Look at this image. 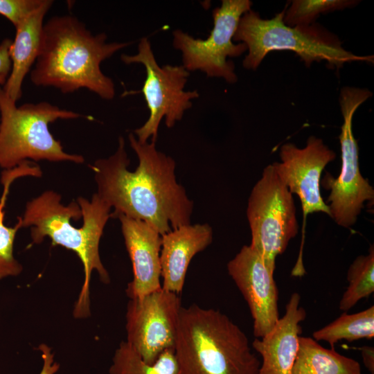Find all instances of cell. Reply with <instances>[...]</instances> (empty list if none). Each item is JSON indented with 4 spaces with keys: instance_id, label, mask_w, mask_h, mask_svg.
<instances>
[{
    "instance_id": "obj_17",
    "label": "cell",
    "mask_w": 374,
    "mask_h": 374,
    "mask_svg": "<svg viewBox=\"0 0 374 374\" xmlns=\"http://www.w3.org/2000/svg\"><path fill=\"white\" fill-rule=\"evenodd\" d=\"M53 3L51 0H43L36 10L15 27V37L10 48L11 70L3 87L15 102L21 97L24 80L38 57L44 19Z\"/></svg>"
},
{
    "instance_id": "obj_7",
    "label": "cell",
    "mask_w": 374,
    "mask_h": 374,
    "mask_svg": "<svg viewBox=\"0 0 374 374\" xmlns=\"http://www.w3.org/2000/svg\"><path fill=\"white\" fill-rule=\"evenodd\" d=\"M247 216L251 233L250 247L274 273L276 259L299 231L292 194L272 164L264 170L250 193Z\"/></svg>"
},
{
    "instance_id": "obj_19",
    "label": "cell",
    "mask_w": 374,
    "mask_h": 374,
    "mask_svg": "<svg viewBox=\"0 0 374 374\" xmlns=\"http://www.w3.org/2000/svg\"><path fill=\"white\" fill-rule=\"evenodd\" d=\"M109 374H181L173 349L163 351L153 364H148L125 341L116 349Z\"/></svg>"
},
{
    "instance_id": "obj_27",
    "label": "cell",
    "mask_w": 374,
    "mask_h": 374,
    "mask_svg": "<svg viewBox=\"0 0 374 374\" xmlns=\"http://www.w3.org/2000/svg\"><path fill=\"white\" fill-rule=\"evenodd\" d=\"M361 354L364 366L371 374H374V349L371 346L361 348Z\"/></svg>"
},
{
    "instance_id": "obj_4",
    "label": "cell",
    "mask_w": 374,
    "mask_h": 374,
    "mask_svg": "<svg viewBox=\"0 0 374 374\" xmlns=\"http://www.w3.org/2000/svg\"><path fill=\"white\" fill-rule=\"evenodd\" d=\"M174 351L181 374H258L260 366L237 324L195 304L181 308Z\"/></svg>"
},
{
    "instance_id": "obj_21",
    "label": "cell",
    "mask_w": 374,
    "mask_h": 374,
    "mask_svg": "<svg viewBox=\"0 0 374 374\" xmlns=\"http://www.w3.org/2000/svg\"><path fill=\"white\" fill-rule=\"evenodd\" d=\"M348 285L343 294L339 308L346 312L362 299L374 292V248L371 246L367 255L357 257L347 272Z\"/></svg>"
},
{
    "instance_id": "obj_26",
    "label": "cell",
    "mask_w": 374,
    "mask_h": 374,
    "mask_svg": "<svg viewBox=\"0 0 374 374\" xmlns=\"http://www.w3.org/2000/svg\"><path fill=\"white\" fill-rule=\"evenodd\" d=\"M12 41L10 39H3L0 44V75L8 76L11 70L10 48Z\"/></svg>"
},
{
    "instance_id": "obj_15",
    "label": "cell",
    "mask_w": 374,
    "mask_h": 374,
    "mask_svg": "<svg viewBox=\"0 0 374 374\" xmlns=\"http://www.w3.org/2000/svg\"><path fill=\"white\" fill-rule=\"evenodd\" d=\"M300 301V295L293 293L284 316L266 335L253 341V348L262 357L258 374H292L299 348L301 323L306 317Z\"/></svg>"
},
{
    "instance_id": "obj_8",
    "label": "cell",
    "mask_w": 374,
    "mask_h": 374,
    "mask_svg": "<svg viewBox=\"0 0 374 374\" xmlns=\"http://www.w3.org/2000/svg\"><path fill=\"white\" fill-rule=\"evenodd\" d=\"M372 96L367 89L345 87L339 95L344 123L339 136L341 144V168L337 178L327 172L321 185L330 190L327 202L330 217L344 228L353 226L366 201H373L374 190L362 177L359 166L358 145L352 130V121L357 109Z\"/></svg>"
},
{
    "instance_id": "obj_2",
    "label": "cell",
    "mask_w": 374,
    "mask_h": 374,
    "mask_svg": "<svg viewBox=\"0 0 374 374\" xmlns=\"http://www.w3.org/2000/svg\"><path fill=\"white\" fill-rule=\"evenodd\" d=\"M107 39L103 33L93 34L73 16L50 18L44 24L39 53L30 71L31 82L64 93L87 89L103 99H113L114 83L103 73L100 64L132 42H107Z\"/></svg>"
},
{
    "instance_id": "obj_22",
    "label": "cell",
    "mask_w": 374,
    "mask_h": 374,
    "mask_svg": "<svg viewBox=\"0 0 374 374\" xmlns=\"http://www.w3.org/2000/svg\"><path fill=\"white\" fill-rule=\"evenodd\" d=\"M355 0H294L285 10L283 22L288 26H309L321 14L352 8Z\"/></svg>"
},
{
    "instance_id": "obj_11",
    "label": "cell",
    "mask_w": 374,
    "mask_h": 374,
    "mask_svg": "<svg viewBox=\"0 0 374 374\" xmlns=\"http://www.w3.org/2000/svg\"><path fill=\"white\" fill-rule=\"evenodd\" d=\"M179 294L162 287L130 299L125 314V341L144 362L153 364L175 347L179 312Z\"/></svg>"
},
{
    "instance_id": "obj_6",
    "label": "cell",
    "mask_w": 374,
    "mask_h": 374,
    "mask_svg": "<svg viewBox=\"0 0 374 374\" xmlns=\"http://www.w3.org/2000/svg\"><path fill=\"white\" fill-rule=\"evenodd\" d=\"M83 116L48 102L17 107L0 86V167L16 168L28 159L84 163L82 155L65 152L48 128L58 119Z\"/></svg>"
},
{
    "instance_id": "obj_10",
    "label": "cell",
    "mask_w": 374,
    "mask_h": 374,
    "mask_svg": "<svg viewBox=\"0 0 374 374\" xmlns=\"http://www.w3.org/2000/svg\"><path fill=\"white\" fill-rule=\"evenodd\" d=\"M251 6L249 0H222L221 6L213 10V27L204 39L175 30L172 45L181 52L182 66L189 72L200 71L208 77L235 82L234 64L227 58L238 57L247 51L244 44H234L233 37L240 17Z\"/></svg>"
},
{
    "instance_id": "obj_3",
    "label": "cell",
    "mask_w": 374,
    "mask_h": 374,
    "mask_svg": "<svg viewBox=\"0 0 374 374\" xmlns=\"http://www.w3.org/2000/svg\"><path fill=\"white\" fill-rule=\"evenodd\" d=\"M61 195L46 190L28 202L18 221L21 227H30L33 244L42 243L46 237L53 246L59 245L76 253L84 269V281L74 305L77 319L90 315L89 284L96 271L100 280L109 283L110 278L99 253L100 238L111 217V207L96 193L91 200L78 197L67 205Z\"/></svg>"
},
{
    "instance_id": "obj_5",
    "label": "cell",
    "mask_w": 374,
    "mask_h": 374,
    "mask_svg": "<svg viewBox=\"0 0 374 374\" xmlns=\"http://www.w3.org/2000/svg\"><path fill=\"white\" fill-rule=\"evenodd\" d=\"M285 10L269 19L252 10L240 17L233 41L247 48L242 62L246 69L256 70L269 52L281 50L294 51L308 67L315 61H326L337 70L355 61L373 63V55L359 56L346 51L337 35L319 24L287 26L283 22Z\"/></svg>"
},
{
    "instance_id": "obj_23",
    "label": "cell",
    "mask_w": 374,
    "mask_h": 374,
    "mask_svg": "<svg viewBox=\"0 0 374 374\" xmlns=\"http://www.w3.org/2000/svg\"><path fill=\"white\" fill-rule=\"evenodd\" d=\"M8 191V185H5L3 196L0 200V280L19 276L23 271L21 264L15 258L14 242L17 231L21 228L18 221L14 227L4 224L3 207Z\"/></svg>"
},
{
    "instance_id": "obj_20",
    "label": "cell",
    "mask_w": 374,
    "mask_h": 374,
    "mask_svg": "<svg viewBox=\"0 0 374 374\" xmlns=\"http://www.w3.org/2000/svg\"><path fill=\"white\" fill-rule=\"evenodd\" d=\"M316 341H327L332 348L341 340L353 341L374 337V306L357 313H343L337 319L312 334Z\"/></svg>"
},
{
    "instance_id": "obj_1",
    "label": "cell",
    "mask_w": 374,
    "mask_h": 374,
    "mask_svg": "<svg viewBox=\"0 0 374 374\" xmlns=\"http://www.w3.org/2000/svg\"><path fill=\"white\" fill-rule=\"evenodd\" d=\"M139 165L130 164L125 140L118 137L116 151L90 166L94 173L96 193L119 215L143 221L163 235L172 229L190 224L193 202L176 179L175 160L157 150L156 142H139L128 136Z\"/></svg>"
},
{
    "instance_id": "obj_24",
    "label": "cell",
    "mask_w": 374,
    "mask_h": 374,
    "mask_svg": "<svg viewBox=\"0 0 374 374\" xmlns=\"http://www.w3.org/2000/svg\"><path fill=\"white\" fill-rule=\"evenodd\" d=\"M42 2L43 0H0V15L16 27Z\"/></svg>"
},
{
    "instance_id": "obj_9",
    "label": "cell",
    "mask_w": 374,
    "mask_h": 374,
    "mask_svg": "<svg viewBox=\"0 0 374 374\" xmlns=\"http://www.w3.org/2000/svg\"><path fill=\"white\" fill-rule=\"evenodd\" d=\"M121 59L125 64L137 63L145 66L146 78L141 92L150 116L134 132L139 142H148L150 138L156 142L161 120L165 118L166 126L172 127L199 94L196 90H184L190 72L182 65H159L148 37L141 39L136 54H123Z\"/></svg>"
},
{
    "instance_id": "obj_16",
    "label": "cell",
    "mask_w": 374,
    "mask_h": 374,
    "mask_svg": "<svg viewBox=\"0 0 374 374\" xmlns=\"http://www.w3.org/2000/svg\"><path fill=\"white\" fill-rule=\"evenodd\" d=\"M212 240L213 230L208 224H190L163 235L160 251L161 287L180 294L191 260Z\"/></svg>"
},
{
    "instance_id": "obj_18",
    "label": "cell",
    "mask_w": 374,
    "mask_h": 374,
    "mask_svg": "<svg viewBox=\"0 0 374 374\" xmlns=\"http://www.w3.org/2000/svg\"><path fill=\"white\" fill-rule=\"evenodd\" d=\"M292 374H362L357 361L320 345L313 338H299Z\"/></svg>"
},
{
    "instance_id": "obj_13",
    "label": "cell",
    "mask_w": 374,
    "mask_h": 374,
    "mask_svg": "<svg viewBox=\"0 0 374 374\" xmlns=\"http://www.w3.org/2000/svg\"><path fill=\"white\" fill-rule=\"evenodd\" d=\"M227 271L248 305L255 338L263 337L280 318L274 273L250 245H244L228 262Z\"/></svg>"
},
{
    "instance_id": "obj_25",
    "label": "cell",
    "mask_w": 374,
    "mask_h": 374,
    "mask_svg": "<svg viewBox=\"0 0 374 374\" xmlns=\"http://www.w3.org/2000/svg\"><path fill=\"white\" fill-rule=\"evenodd\" d=\"M43 361L42 368L39 374H55L60 369V364L55 361L52 348L46 344H40L36 348Z\"/></svg>"
},
{
    "instance_id": "obj_12",
    "label": "cell",
    "mask_w": 374,
    "mask_h": 374,
    "mask_svg": "<svg viewBox=\"0 0 374 374\" xmlns=\"http://www.w3.org/2000/svg\"><path fill=\"white\" fill-rule=\"evenodd\" d=\"M280 157L281 162H274L272 166L289 191L299 197L302 206V244L299 258L293 269L296 273L301 274L304 272L302 248L307 215L322 212L330 217L329 206L321 195V176L323 170L335 159L336 154L323 143L321 139L311 136L303 148H299L292 143L283 145L280 150Z\"/></svg>"
},
{
    "instance_id": "obj_14",
    "label": "cell",
    "mask_w": 374,
    "mask_h": 374,
    "mask_svg": "<svg viewBox=\"0 0 374 374\" xmlns=\"http://www.w3.org/2000/svg\"><path fill=\"white\" fill-rule=\"evenodd\" d=\"M133 270L127 284L130 299H140L161 287L160 251L162 235L150 224L124 215L117 217Z\"/></svg>"
},
{
    "instance_id": "obj_28",
    "label": "cell",
    "mask_w": 374,
    "mask_h": 374,
    "mask_svg": "<svg viewBox=\"0 0 374 374\" xmlns=\"http://www.w3.org/2000/svg\"><path fill=\"white\" fill-rule=\"evenodd\" d=\"M8 76L5 75H0V86L3 85L6 81Z\"/></svg>"
}]
</instances>
